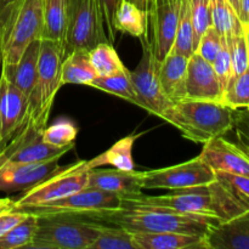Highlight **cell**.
Returning a JSON list of instances; mask_svg holds the SVG:
<instances>
[{"mask_svg":"<svg viewBox=\"0 0 249 249\" xmlns=\"http://www.w3.org/2000/svg\"><path fill=\"white\" fill-rule=\"evenodd\" d=\"M131 206L158 207L187 215L207 216L215 219L218 223L229 221L249 212L247 202L216 178L209 184L170 190L160 196H148L141 192L123 198L122 207Z\"/></svg>","mask_w":249,"mask_h":249,"instance_id":"1","label":"cell"},{"mask_svg":"<svg viewBox=\"0 0 249 249\" xmlns=\"http://www.w3.org/2000/svg\"><path fill=\"white\" fill-rule=\"evenodd\" d=\"M99 223L123 228L130 232H180L204 237L219 224L215 219L187 215L165 208L146 206L121 207L112 211L83 214Z\"/></svg>","mask_w":249,"mask_h":249,"instance_id":"2","label":"cell"},{"mask_svg":"<svg viewBox=\"0 0 249 249\" xmlns=\"http://www.w3.org/2000/svg\"><path fill=\"white\" fill-rule=\"evenodd\" d=\"M43 0H14L0 12L2 65H15L43 36Z\"/></svg>","mask_w":249,"mask_h":249,"instance_id":"3","label":"cell"},{"mask_svg":"<svg viewBox=\"0 0 249 249\" xmlns=\"http://www.w3.org/2000/svg\"><path fill=\"white\" fill-rule=\"evenodd\" d=\"M233 112L235 109L221 102L184 99L174 104L168 123L184 138L204 143L232 130Z\"/></svg>","mask_w":249,"mask_h":249,"instance_id":"4","label":"cell"},{"mask_svg":"<svg viewBox=\"0 0 249 249\" xmlns=\"http://www.w3.org/2000/svg\"><path fill=\"white\" fill-rule=\"evenodd\" d=\"M38 215V229L31 249H89L102 224L83 214L44 213Z\"/></svg>","mask_w":249,"mask_h":249,"instance_id":"5","label":"cell"},{"mask_svg":"<svg viewBox=\"0 0 249 249\" xmlns=\"http://www.w3.org/2000/svg\"><path fill=\"white\" fill-rule=\"evenodd\" d=\"M65 56L63 44L40 39L36 79L28 97L27 113V122L34 124L36 128H46L56 94L62 87L61 72Z\"/></svg>","mask_w":249,"mask_h":249,"instance_id":"6","label":"cell"},{"mask_svg":"<svg viewBox=\"0 0 249 249\" xmlns=\"http://www.w3.org/2000/svg\"><path fill=\"white\" fill-rule=\"evenodd\" d=\"M89 170L88 160H78L72 164L65 165L60 172L55 173L32 189L22 192L16 198H12V207L16 209H28L58 201L80 191L87 187Z\"/></svg>","mask_w":249,"mask_h":249,"instance_id":"7","label":"cell"},{"mask_svg":"<svg viewBox=\"0 0 249 249\" xmlns=\"http://www.w3.org/2000/svg\"><path fill=\"white\" fill-rule=\"evenodd\" d=\"M142 53L138 66L130 72L131 80L141 102V108L164 119L168 123L174 104L165 96L158 75L160 62L153 53L150 33L140 38Z\"/></svg>","mask_w":249,"mask_h":249,"instance_id":"8","label":"cell"},{"mask_svg":"<svg viewBox=\"0 0 249 249\" xmlns=\"http://www.w3.org/2000/svg\"><path fill=\"white\" fill-rule=\"evenodd\" d=\"M101 43L109 40L97 0H70L65 55L74 50L90 51Z\"/></svg>","mask_w":249,"mask_h":249,"instance_id":"9","label":"cell"},{"mask_svg":"<svg viewBox=\"0 0 249 249\" xmlns=\"http://www.w3.org/2000/svg\"><path fill=\"white\" fill-rule=\"evenodd\" d=\"M44 129L26 122L16 135L0 150V165L6 163H39L45 160H60L73 150L75 143L66 147H55L43 139Z\"/></svg>","mask_w":249,"mask_h":249,"instance_id":"10","label":"cell"},{"mask_svg":"<svg viewBox=\"0 0 249 249\" xmlns=\"http://www.w3.org/2000/svg\"><path fill=\"white\" fill-rule=\"evenodd\" d=\"M215 180V172L199 156L160 169L142 174V190H179L206 185Z\"/></svg>","mask_w":249,"mask_h":249,"instance_id":"11","label":"cell"},{"mask_svg":"<svg viewBox=\"0 0 249 249\" xmlns=\"http://www.w3.org/2000/svg\"><path fill=\"white\" fill-rule=\"evenodd\" d=\"M123 198L118 195L109 194L97 189L84 187L80 191L74 192L70 196L61 198L58 201L41 206L32 207L23 209L34 214L44 213H74V214H90L99 212L112 211L121 208Z\"/></svg>","mask_w":249,"mask_h":249,"instance_id":"12","label":"cell"},{"mask_svg":"<svg viewBox=\"0 0 249 249\" xmlns=\"http://www.w3.org/2000/svg\"><path fill=\"white\" fill-rule=\"evenodd\" d=\"M180 6L181 0H153L151 11L148 12L153 53L160 63L170 53L174 44Z\"/></svg>","mask_w":249,"mask_h":249,"instance_id":"13","label":"cell"},{"mask_svg":"<svg viewBox=\"0 0 249 249\" xmlns=\"http://www.w3.org/2000/svg\"><path fill=\"white\" fill-rule=\"evenodd\" d=\"M65 165L58 164V158L39 163H6L0 165V192L16 194L27 191Z\"/></svg>","mask_w":249,"mask_h":249,"instance_id":"14","label":"cell"},{"mask_svg":"<svg viewBox=\"0 0 249 249\" xmlns=\"http://www.w3.org/2000/svg\"><path fill=\"white\" fill-rule=\"evenodd\" d=\"M28 99L0 74V150L27 122Z\"/></svg>","mask_w":249,"mask_h":249,"instance_id":"15","label":"cell"},{"mask_svg":"<svg viewBox=\"0 0 249 249\" xmlns=\"http://www.w3.org/2000/svg\"><path fill=\"white\" fill-rule=\"evenodd\" d=\"M199 157L214 172L249 177V156L237 143L218 136L203 143Z\"/></svg>","mask_w":249,"mask_h":249,"instance_id":"16","label":"cell"},{"mask_svg":"<svg viewBox=\"0 0 249 249\" xmlns=\"http://www.w3.org/2000/svg\"><path fill=\"white\" fill-rule=\"evenodd\" d=\"M186 99L216 102L223 100V90L213 66L196 53L190 56L187 62Z\"/></svg>","mask_w":249,"mask_h":249,"instance_id":"17","label":"cell"},{"mask_svg":"<svg viewBox=\"0 0 249 249\" xmlns=\"http://www.w3.org/2000/svg\"><path fill=\"white\" fill-rule=\"evenodd\" d=\"M143 172H126V170L100 169L91 168L89 170L87 187L97 189L121 196L122 198L135 196L142 192Z\"/></svg>","mask_w":249,"mask_h":249,"instance_id":"18","label":"cell"},{"mask_svg":"<svg viewBox=\"0 0 249 249\" xmlns=\"http://www.w3.org/2000/svg\"><path fill=\"white\" fill-rule=\"evenodd\" d=\"M206 249H249V212L215 224L204 236Z\"/></svg>","mask_w":249,"mask_h":249,"instance_id":"19","label":"cell"},{"mask_svg":"<svg viewBox=\"0 0 249 249\" xmlns=\"http://www.w3.org/2000/svg\"><path fill=\"white\" fill-rule=\"evenodd\" d=\"M40 39L28 45L15 65H1V74L28 99L36 79Z\"/></svg>","mask_w":249,"mask_h":249,"instance_id":"20","label":"cell"},{"mask_svg":"<svg viewBox=\"0 0 249 249\" xmlns=\"http://www.w3.org/2000/svg\"><path fill=\"white\" fill-rule=\"evenodd\" d=\"M189 57L169 53L160 63L158 75L165 96L173 102L186 99V78Z\"/></svg>","mask_w":249,"mask_h":249,"instance_id":"21","label":"cell"},{"mask_svg":"<svg viewBox=\"0 0 249 249\" xmlns=\"http://www.w3.org/2000/svg\"><path fill=\"white\" fill-rule=\"evenodd\" d=\"M138 249H206L204 237L180 232H134Z\"/></svg>","mask_w":249,"mask_h":249,"instance_id":"22","label":"cell"},{"mask_svg":"<svg viewBox=\"0 0 249 249\" xmlns=\"http://www.w3.org/2000/svg\"><path fill=\"white\" fill-rule=\"evenodd\" d=\"M70 15V0H43V36L41 39L63 44Z\"/></svg>","mask_w":249,"mask_h":249,"instance_id":"23","label":"cell"},{"mask_svg":"<svg viewBox=\"0 0 249 249\" xmlns=\"http://www.w3.org/2000/svg\"><path fill=\"white\" fill-rule=\"evenodd\" d=\"M138 138L139 135H134V134L124 136L121 140L114 142L104 153L88 160V165L90 169L101 168L105 165H112L119 170H126V172L135 170V164H134L133 160V147Z\"/></svg>","mask_w":249,"mask_h":249,"instance_id":"24","label":"cell"},{"mask_svg":"<svg viewBox=\"0 0 249 249\" xmlns=\"http://www.w3.org/2000/svg\"><path fill=\"white\" fill-rule=\"evenodd\" d=\"M97 77L94 67L90 63L89 51L74 50L63 58L61 82L65 84L89 85Z\"/></svg>","mask_w":249,"mask_h":249,"instance_id":"25","label":"cell"},{"mask_svg":"<svg viewBox=\"0 0 249 249\" xmlns=\"http://www.w3.org/2000/svg\"><path fill=\"white\" fill-rule=\"evenodd\" d=\"M114 28L117 32L128 33L134 38H142L150 31L148 14L136 5L123 0L114 15Z\"/></svg>","mask_w":249,"mask_h":249,"instance_id":"26","label":"cell"},{"mask_svg":"<svg viewBox=\"0 0 249 249\" xmlns=\"http://www.w3.org/2000/svg\"><path fill=\"white\" fill-rule=\"evenodd\" d=\"M90 87L96 88V89L121 97V99L129 101L130 104L141 107L140 99H139L138 92L134 88L133 80L130 77V71L128 68L118 73H114V74L106 75V77H96L92 80Z\"/></svg>","mask_w":249,"mask_h":249,"instance_id":"27","label":"cell"},{"mask_svg":"<svg viewBox=\"0 0 249 249\" xmlns=\"http://www.w3.org/2000/svg\"><path fill=\"white\" fill-rule=\"evenodd\" d=\"M194 36L195 33L191 19L190 0H181L177 34H175V40L170 53L190 57L192 53H195Z\"/></svg>","mask_w":249,"mask_h":249,"instance_id":"28","label":"cell"},{"mask_svg":"<svg viewBox=\"0 0 249 249\" xmlns=\"http://www.w3.org/2000/svg\"><path fill=\"white\" fill-rule=\"evenodd\" d=\"M89 58L97 77L114 74L126 68L111 43H101L95 46L89 51Z\"/></svg>","mask_w":249,"mask_h":249,"instance_id":"29","label":"cell"},{"mask_svg":"<svg viewBox=\"0 0 249 249\" xmlns=\"http://www.w3.org/2000/svg\"><path fill=\"white\" fill-rule=\"evenodd\" d=\"M212 26L223 36H229L243 27L229 0H209Z\"/></svg>","mask_w":249,"mask_h":249,"instance_id":"30","label":"cell"},{"mask_svg":"<svg viewBox=\"0 0 249 249\" xmlns=\"http://www.w3.org/2000/svg\"><path fill=\"white\" fill-rule=\"evenodd\" d=\"M38 229V215L29 212L28 216L2 237H0V249L27 248L33 242Z\"/></svg>","mask_w":249,"mask_h":249,"instance_id":"31","label":"cell"},{"mask_svg":"<svg viewBox=\"0 0 249 249\" xmlns=\"http://www.w3.org/2000/svg\"><path fill=\"white\" fill-rule=\"evenodd\" d=\"M89 249H138V246L133 232L119 226L102 224L99 236Z\"/></svg>","mask_w":249,"mask_h":249,"instance_id":"32","label":"cell"},{"mask_svg":"<svg viewBox=\"0 0 249 249\" xmlns=\"http://www.w3.org/2000/svg\"><path fill=\"white\" fill-rule=\"evenodd\" d=\"M221 102L232 109L249 108V67L241 74L230 78Z\"/></svg>","mask_w":249,"mask_h":249,"instance_id":"33","label":"cell"},{"mask_svg":"<svg viewBox=\"0 0 249 249\" xmlns=\"http://www.w3.org/2000/svg\"><path fill=\"white\" fill-rule=\"evenodd\" d=\"M77 136L78 126L72 119L66 118V117L56 119L43 131L44 141L55 147H66V146L75 143L74 141Z\"/></svg>","mask_w":249,"mask_h":249,"instance_id":"34","label":"cell"},{"mask_svg":"<svg viewBox=\"0 0 249 249\" xmlns=\"http://www.w3.org/2000/svg\"><path fill=\"white\" fill-rule=\"evenodd\" d=\"M232 65V75L241 74L249 67L247 41L243 27L225 36Z\"/></svg>","mask_w":249,"mask_h":249,"instance_id":"35","label":"cell"},{"mask_svg":"<svg viewBox=\"0 0 249 249\" xmlns=\"http://www.w3.org/2000/svg\"><path fill=\"white\" fill-rule=\"evenodd\" d=\"M190 6H191V19L195 33L194 48L196 50L201 36L212 26L209 0H190Z\"/></svg>","mask_w":249,"mask_h":249,"instance_id":"36","label":"cell"},{"mask_svg":"<svg viewBox=\"0 0 249 249\" xmlns=\"http://www.w3.org/2000/svg\"><path fill=\"white\" fill-rule=\"evenodd\" d=\"M223 41L224 36L213 26H211L201 36L195 53L206 61H208L209 63H212L220 51Z\"/></svg>","mask_w":249,"mask_h":249,"instance_id":"37","label":"cell"},{"mask_svg":"<svg viewBox=\"0 0 249 249\" xmlns=\"http://www.w3.org/2000/svg\"><path fill=\"white\" fill-rule=\"evenodd\" d=\"M213 66V70L215 72L216 78L219 80V84H220L221 90H225L226 85H228L229 80L232 77V65H231V57L230 53H229L228 44H226L225 36H224L223 45H221L220 51L218 53L216 57L214 58V61L212 62Z\"/></svg>","mask_w":249,"mask_h":249,"instance_id":"38","label":"cell"},{"mask_svg":"<svg viewBox=\"0 0 249 249\" xmlns=\"http://www.w3.org/2000/svg\"><path fill=\"white\" fill-rule=\"evenodd\" d=\"M232 129L235 130L237 145L249 156V108L235 109Z\"/></svg>","mask_w":249,"mask_h":249,"instance_id":"39","label":"cell"},{"mask_svg":"<svg viewBox=\"0 0 249 249\" xmlns=\"http://www.w3.org/2000/svg\"><path fill=\"white\" fill-rule=\"evenodd\" d=\"M215 178L232 190L241 199L249 204V177L230 174V173L216 172Z\"/></svg>","mask_w":249,"mask_h":249,"instance_id":"40","label":"cell"},{"mask_svg":"<svg viewBox=\"0 0 249 249\" xmlns=\"http://www.w3.org/2000/svg\"><path fill=\"white\" fill-rule=\"evenodd\" d=\"M122 1H123V0H97L100 10H101L102 12V17H104V23L105 29H106L107 38H108L111 44L116 43L117 31L116 28H114V15H116L117 10H118Z\"/></svg>","mask_w":249,"mask_h":249,"instance_id":"41","label":"cell"},{"mask_svg":"<svg viewBox=\"0 0 249 249\" xmlns=\"http://www.w3.org/2000/svg\"><path fill=\"white\" fill-rule=\"evenodd\" d=\"M29 212L23 211V209L9 208L0 211V237L9 232L12 228L21 223L22 220L28 216Z\"/></svg>","mask_w":249,"mask_h":249,"instance_id":"42","label":"cell"},{"mask_svg":"<svg viewBox=\"0 0 249 249\" xmlns=\"http://www.w3.org/2000/svg\"><path fill=\"white\" fill-rule=\"evenodd\" d=\"M238 18H240L241 23L249 26V0H240Z\"/></svg>","mask_w":249,"mask_h":249,"instance_id":"43","label":"cell"},{"mask_svg":"<svg viewBox=\"0 0 249 249\" xmlns=\"http://www.w3.org/2000/svg\"><path fill=\"white\" fill-rule=\"evenodd\" d=\"M126 1L136 5L139 9L143 10V11L147 12V14L151 11V7H152L153 4V0H126Z\"/></svg>","mask_w":249,"mask_h":249,"instance_id":"44","label":"cell"},{"mask_svg":"<svg viewBox=\"0 0 249 249\" xmlns=\"http://www.w3.org/2000/svg\"><path fill=\"white\" fill-rule=\"evenodd\" d=\"M12 202H14V199L9 198V197H6V198H0V211L14 208V207H12Z\"/></svg>","mask_w":249,"mask_h":249,"instance_id":"45","label":"cell"},{"mask_svg":"<svg viewBox=\"0 0 249 249\" xmlns=\"http://www.w3.org/2000/svg\"><path fill=\"white\" fill-rule=\"evenodd\" d=\"M243 31H245L246 41H247V50H248V62H249V26L243 24Z\"/></svg>","mask_w":249,"mask_h":249,"instance_id":"46","label":"cell"},{"mask_svg":"<svg viewBox=\"0 0 249 249\" xmlns=\"http://www.w3.org/2000/svg\"><path fill=\"white\" fill-rule=\"evenodd\" d=\"M229 2L231 4V6L233 7V10L236 11L238 16V10H240V0H229Z\"/></svg>","mask_w":249,"mask_h":249,"instance_id":"47","label":"cell"},{"mask_svg":"<svg viewBox=\"0 0 249 249\" xmlns=\"http://www.w3.org/2000/svg\"><path fill=\"white\" fill-rule=\"evenodd\" d=\"M11 1H14V0H0V12H1V10Z\"/></svg>","mask_w":249,"mask_h":249,"instance_id":"48","label":"cell"},{"mask_svg":"<svg viewBox=\"0 0 249 249\" xmlns=\"http://www.w3.org/2000/svg\"><path fill=\"white\" fill-rule=\"evenodd\" d=\"M2 65V53H1V45H0V70H1Z\"/></svg>","mask_w":249,"mask_h":249,"instance_id":"49","label":"cell"}]
</instances>
